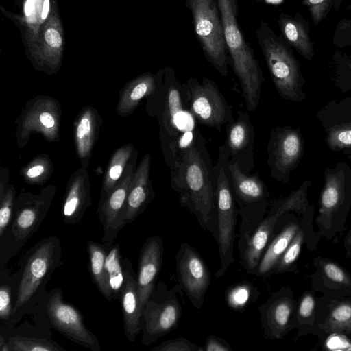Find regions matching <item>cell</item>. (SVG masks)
I'll use <instances>...</instances> for the list:
<instances>
[{
  "mask_svg": "<svg viewBox=\"0 0 351 351\" xmlns=\"http://www.w3.org/2000/svg\"><path fill=\"white\" fill-rule=\"evenodd\" d=\"M156 78V90L147 99L146 108L158 121L165 162L171 169L182 150L202 136L186 106L185 84L169 66L160 69Z\"/></svg>",
  "mask_w": 351,
  "mask_h": 351,
  "instance_id": "1",
  "label": "cell"
},
{
  "mask_svg": "<svg viewBox=\"0 0 351 351\" xmlns=\"http://www.w3.org/2000/svg\"><path fill=\"white\" fill-rule=\"evenodd\" d=\"M202 137L184 148L170 169L171 186L200 226L217 238L214 167Z\"/></svg>",
  "mask_w": 351,
  "mask_h": 351,
  "instance_id": "2",
  "label": "cell"
},
{
  "mask_svg": "<svg viewBox=\"0 0 351 351\" xmlns=\"http://www.w3.org/2000/svg\"><path fill=\"white\" fill-rule=\"evenodd\" d=\"M61 264L62 245L56 236L43 239L27 252L20 270L8 328L40 304L47 293V283Z\"/></svg>",
  "mask_w": 351,
  "mask_h": 351,
  "instance_id": "3",
  "label": "cell"
},
{
  "mask_svg": "<svg viewBox=\"0 0 351 351\" xmlns=\"http://www.w3.org/2000/svg\"><path fill=\"white\" fill-rule=\"evenodd\" d=\"M217 1L231 66L239 80L247 110L251 112L256 109L260 101L262 69L240 27L238 0Z\"/></svg>",
  "mask_w": 351,
  "mask_h": 351,
  "instance_id": "4",
  "label": "cell"
},
{
  "mask_svg": "<svg viewBox=\"0 0 351 351\" xmlns=\"http://www.w3.org/2000/svg\"><path fill=\"white\" fill-rule=\"evenodd\" d=\"M255 34L279 96L293 102L304 101L306 81L292 47L264 21L260 22Z\"/></svg>",
  "mask_w": 351,
  "mask_h": 351,
  "instance_id": "5",
  "label": "cell"
},
{
  "mask_svg": "<svg viewBox=\"0 0 351 351\" xmlns=\"http://www.w3.org/2000/svg\"><path fill=\"white\" fill-rule=\"evenodd\" d=\"M56 191L54 186L48 185L38 194L22 191L18 195L12 220L0 239L1 267L38 230L50 208Z\"/></svg>",
  "mask_w": 351,
  "mask_h": 351,
  "instance_id": "6",
  "label": "cell"
},
{
  "mask_svg": "<svg viewBox=\"0 0 351 351\" xmlns=\"http://www.w3.org/2000/svg\"><path fill=\"white\" fill-rule=\"evenodd\" d=\"M230 158L226 145L219 147L217 163L214 167L215 195L217 213V238L221 265L215 274L222 277L234 262V243L237 221V208L228 174Z\"/></svg>",
  "mask_w": 351,
  "mask_h": 351,
  "instance_id": "7",
  "label": "cell"
},
{
  "mask_svg": "<svg viewBox=\"0 0 351 351\" xmlns=\"http://www.w3.org/2000/svg\"><path fill=\"white\" fill-rule=\"evenodd\" d=\"M319 205L318 235L331 239L342 231L351 208V167L347 163L339 162L325 169Z\"/></svg>",
  "mask_w": 351,
  "mask_h": 351,
  "instance_id": "8",
  "label": "cell"
},
{
  "mask_svg": "<svg viewBox=\"0 0 351 351\" xmlns=\"http://www.w3.org/2000/svg\"><path fill=\"white\" fill-rule=\"evenodd\" d=\"M228 169L234 200L239 205L238 213L241 217L238 243L241 257L248 239L265 218L268 192L258 175L247 176L237 161L230 159Z\"/></svg>",
  "mask_w": 351,
  "mask_h": 351,
  "instance_id": "9",
  "label": "cell"
},
{
  "mask_svg": "<svg viewBox=\"0 0 351 351\" xmlns=\"http://www.w3.org/2000/svg\"><path fill=\"white\" fill-rule=\"evenodd\" d=\"M194 33L207 62L223 77L232 65L227 50L217 0H186Z\"/></svg>",
  "mask_w": 351,
  "mask_h": 351,
  "instance_id": "10",
  "label": "cell"
},
{
  "mask_svg": "<svg viewBox=\"0 0 351 351\" xmlns=\"http://www.w3.org/2000/svg\"><path fill=\"white\" fill-rule=\"evenodd\" d=\"M23 38L27 56L34 67L48 75L56 73L62 62L64 36L55 1L38 27L27 30Z\"/></svg>",
  "mask_w": 351,
  "mask_h": 351,
  "instance_id": "11",
  "label": "cell"
},
{
  "mask_svg": "<svg viewBox=\"0 0 351 351\" xmlns=\"http://www.w3.org/2000/svg\"><path fill=\"white\" fill-rule=\"evenodd\" d=\"M182 290L180 285L169 289L162 281L156 284L142 312V344L149 346L178 327L182 314Z\"/></svg>",
  "mask_w": 351,
  "mask_h": 351,
  "instance_id": "12",
  "label": "cell"
},
{
  "mask_svg": "<svg viewBox=\"0 0 351 351\" xmlns=\"http://www.w3.org/2000/svg\"><path fill=\"white\" fill-rule=\"evenodd\" d=\"M186 106L199 124L221 130L234 119L233 107L226 100L218 86L210 79L189 78L186 83Z\"/></svg>",
  "mask_w": 351,
  "mask_h": 351,
  "instance_id": "13",
  "label": "cell"
},
{
  "mask_svg": "<svg viewBox=\"0 0 351 351\" xmlns=\"http://www.w3.org/2000/svg\"><path fill=\"white\" fill-rule=\"evenodd\" d=\"M40 304L49 327L58 330L71 341L90 349L101 351L97 337L85 326L81 312L63 300L62 291L58 287L47 292Z\"/></svg>",
  "mask_w": 351,
  "mask_h": 351,
  "instance_id": "14",
  "label": "cell"
},
{
  "mask_svg": "<svg viewBox=\"0 0 351 351\" xmlns=\"http://www.w3.org/2000/svg\"><path fill=\"white\" fill-rule=\"evenodd\" d=\"M61 106L58 100L39 95L25 104L17 120V144L24 147L34 133L42 134L49 141L60 139Z\"/></svg>",
  "mask_w": 351,
  "mask_h": 351,
  "instance_id": "15",
  "label": "cell"
},
{
  "mask_svg": "<svg viewBox=\"0 0 351 351\" xmlns=\"http://www.w3.org/2000/svg\"><path fill=\"white\" fill-rule=\"evenodd\" d=\"M267 150L270 176L278 182L289 183L291 173L300 163L304 151V141L300 128H273Z\"/></svg>",
  "mask_w": 351,
  "mask_h": 351,
  "instance_id": "16",
  "label": "cell"
},
{
  "mask_svg": "<svg viewBox=\"0 0 351 351\" xmlns=\"http://www.w3.org/2000/svg\"><path fill=\"white\" fill-rule=\"evenodd\" d=\"M176 262L180 285L192 305L200 309L211 282L206 263L198 252L186 243L180 245Z\"/></svg>",
  "mask_w": 351,
  "mask_h": 351,
  "instance_id": "17",
  "label": "cell"
},
{
  "mask_svg": "<svg viewBox=\"0 0 351 351\" xmlns=\"http://www.w3.org/2000/svg\"><path fill=\"white\" fill-rule=\"evenodd\" d=\"M137 157L138 150L135 149L121 178L101 205L97 206V214L103 227L102 241L106 247L114 243L122 229V219Z\"/></svg>",
  "mask_w": 351,
  "mask_h": 351,
  "instance_id": "18",
  "label": "cell"
},
{
  "mask_svg": "<svg viewBox=\"0 0 351 351\" xmlns=\"http://www.w3.org/2000/svg\"><path fill=\"white\" fill-rule=\"evenodd\" d=\"M298 302L293 290L281 287L259 307L260 322L265 338L276 340L294 329Z\"/></svg>",
  "mask_w": 351,
  "mask_h": 351,
  "instance_id": "19",
  "label": "cell"
},
{
  "mask_svg": "<svg viewBox=\"0 0 351 351\" xmlns=\"http://www.w3.org/2000/svg\"><path fill=\"white\" fill-rule=\"evenodd\" d=\"M316 117L325 134V142L333 152L351 150V96L327 102Z\"/></svg>",
  "mask_w": 351,
  "mask_h": 351,
  "instance_id": "20",
  "label": "cell"
},
{
  "mask_svg": "<svg viewBox=\"0 0 351 351\" xmlns=\"http://www.w3.org/2000/svg\"><path fill=\"white\" fill-rule=\"evenodd\" d=\"M163 254V241L158 235L149 237L141 246L136 280L142 312L156 285V279L162 265Z\"/></svg>",
  "mask_w": 351,
  "mask_h": 351,
  "instance_id": "21",
  "label": "cell"
},
{
  "mask_svg": "<svg viewBox=\"0 0 351 351\" xmlns=\"http://www.w3.org/2000/svg\"><path fill=\"white\" fill-rule=\"evenodd\" d=\"M312 289L333 299L351 298V274L337 262L322 256L313 260Z\"/></svg>",
  "mask_w": 351,
  "mask_h": 351,
  "instance_id": "22",
  "label": "cell"
},
{
  "mask_svg": "<svg viewBox=\"0 0 351 351\" xmlns=\"http://www.w3.org/2000/svg\"><path fill=\"white\" fill-rule=\"evenodd\" d=\"M254 129L247 112L239 111L237 118L227 124L226 147L230 159L237 161L241 169L254 168Z\"/></svg>",
  "mask_w": 351,
  "mask_h": 351,
  "instance_id": "23",
  "label": "cell"
},
{
  "mask_svg": "<svg viewBox=\"0 0 351 351\" xmlns=\"http://www.w3.org/2000/svg\"><path fill=\"white\" fill-rule=\"evenodd\" d=\"M150 166L151 156L147 153L136 166L133 175L122 219V228L141 214L154 197L155 192L150 180Z\"/></svg>",
  "mask_w": 351,
  "mask_h": 351,
  "instance_id": "24",
  "label": "cell"
},
{
  "mask_svg": "<svg viewBox=\"0 0 351 351\" xmlns=\"http://www.w3.org/2000/svg\"><path fill=\"white\" fill-rule=\"evenodd\" d=\"M88 167L82 166L69 178L63 199L62 217L66 225H75L92 204Z\"/></svg>",
  "mask_w": 351,
  "mask_h": 351,
  "instance_id": "25",
  "label": "cell"
},
{
  "mask_svg": "<svg viewBox=\"0 0 351 351\" xmlns=\"http://www.w3.org/2000/svg\"><path fill=\"white\" fill-rule=\"evenodd\" d=\"M123 264L124 284L119 300L123 313L124 334L130 342H133L141 332L142 311L136 275L128 258L123 259Z\"/></svg>",
  "mask_w": 351,
  "mask_h": 351,
  "instance_id": "26",
  "label": "cell"
},
{
  "mask_svg": "<svg viewBox=\"0 0 351 351\" xmlns=\"http://www.w3.org/2000/svg\"><path fill=\"white\" fill-rule=\"evenodd\" d=\"M285 214L274 204L268 215L256 228L247 240L241 263L248 274L255 275L260 261L273 235L279 218Z\"/></svg>",
  "mask_w": 351,
  "mask_h": 351,
  "instance_id": "27",
  "label": "cell"
},
{
  "mask_svg": "<svg viewBox=\"0 0 351 351\" xmlns=\"http://www.w3.org/2000/svg\"><path fill=\"white\" fill-rule=\"evenodd\" d=\"M102 119L92 106L84 107L74 122V141L82 166L88 167L95 143L98 140Z\"/></svg>",
  "mask_w": 351,
  "mask_h": 351,
  "instance_id": "28",
  "label": "cell"
},
{
  "mask_svg": "<svg viewBox=\"0 0 351 351\" xmlns=\"http://www.w3.org/2000/svg\"><path fill=\"white\" fill-rule=\"evenodd\" d=\"M278 24L281 36L296 51L308 61L314 57V43L310 38L311 27L300 13L293 16L280 13Z\"/></svg>",
  "mask_w": 351,
  "mask_h": 351,
  "instance_id": "29",
  "label": "cell"
},
{
  "mask_svg": "<svg viewBox=\"0 0 351 351\" xmlns=\"http://www.w3.org/2000/svg\"><path fill=\"white\" fill-rule=\"evenodd\" d=\"M156 74L143 73L128 82L120 90L116 108L117 114L125 117L134 112L144 98H148L156 90Z\"/></svg>",
  "mask_w": 351,
  "mask_h": 351,
  "instance_id": "30",
  "label": "cell"
},
{
  "mask_svg": "<svg viewBox=\"0 0 351 351\" xmlns=\"http://www.w3.org/2000/svg\"><path fill=\"white\" fill-rule=\"evenodd\" d=\"M299 221H291L270 241L260 261L255 275L258 277L271 276V272L295 234L302 226Z\"/></svg>",
  "mask_w": 351,
  "mask_h": 351,
  "instance_id": "31",
  "label": "cell"
},
{
  "mask_svg": "<svg viewBox=\"0 0 351 351\" xmlns=\"http://www.w3.org/2000/svg\"><path fill=\"white\" fill-rule=\"evenodd\" d=\"M329 302L328 313L319 325V333L351 337V298H330Z\"/></svg>",
  "mask_w": 351,
  "mask_h": 351,
  "instance_id": "32",
  "label": "cell"
},
{
  "mask_svg": "<svg viewBox=\"0 0 351 351\" xmlns=\"http://www.w3.org/2000/svg\"><path fill=\"white\" fill-rule=\"evenodd\" d=\"M134 150V145L129 143L119 147L112 154L104 176L97 206L101 205L121 178Z\"/></svg>",
  "mask_w": 351,
  "mask_h": 351,
  "instance_id": "33",
  "label": "cell"
},
{
  "mask_svg": "<svg viewBox=\"0 0 351 351\" xmlns=\"http://www.w3.org/2000/svg\"><path fill=\"white\" fill-rule=\"evenodd\" d=\"M87 251L92 280L106 300L111 302L113 299L106 269L107 248L104 245L90 241L87 242Z\"/></svg>",
  "mask_w": 351,
  "mask_h": 351,
  "instance_id": "34",
  "label": "cell"
},
{
  "mask_svg": "<svg viewBox=\"0 0 351 351\" xmlns=\"http://www.w3.org/2000/svg\"><path fill=\"white\" fill-rule=\"evenodd\" d=\"M317 302L314 290L304 291L298 302L294 329H298L297 335L298 337L307 334L319 333Z\"/></svg>",
  "mask_w": 351,
  "mask_h": 351,
  "instance_id": "35",
  "label": "cell"
},
{
  "mask_svg": "<svg viewBox=\"0 0 351 351\" xmlns=\"http://www.w3.org/2000/svg\"><path fill=\"white\" fill-rule=\"evenodd\" d=\"M107 248L106 269L113 300H119L124 284L123 259L118 243Z\"/></svg>",
  "mask_w": 351,
  "mask_h": 351,
  "instance_id": "36",
  "label": "cell"
},
{
  "mask_svg": "<svg viewBox=\"0 0 351 351\" xmlns=\"http://www.w3.org/2000/svg\"><path fill=\"white\" fill-rule=\"evenodd\" d=\"M54 166L50 157L41 154L34 157L21 171L25 181L29 184H43L53 173Z\"/></svg>",
  "mask_w": 351,
  "mask_h": 351,
  "instance_id": "37",
  "label": "cell"
},
{
  "mask_svg": "<svg viewBox=\"0 0 351 351\" xmlns=\"http://www.w3.org/2000/svg\"><path fill=\"white\" fill-rule=\"evenodd\" d=\"M306 233L303 227H300L289 246L281 256L271 275L290 272L297 269L296 261L300 256Z\"/></svg>",
  "mask_w": 351,
  "mask_h": 351,
  "instance_id": "38",
  "label": "cell"
},
{
  "mask_svg": "<svg viewBox=\"0 0 351 351\" xmlns=\"http://www.w3.org/2000/svg\"><path fill=\"white\" fill-rule=\"evenodd\" d=\"M8 343L10 351H65L61 345L45 338L14 335Z\"/></svg>",
  "mask_w": 351,
  "mask_h": 351,
  "instance_id": "39",
  "label": "cell"
},
{
  "mask_svg": "<svg viewBox=\"0 0 351 351\" xmlns=\"http://www.w3.org/2000/svg\"><path fill=\"white\" fill-rule=\"evenodd\" d=\"M333 81L342 92L351 90V53H335L333 56Z\"/></svg>",
  "mask_w": 351,
  "mask_h": 351,
  "instance_id": "40",
  "label": "cell"
},
{
  "mask_svg": "<svg viewBox=\"0 0 351 351\" xmlns=\"http://www.w3.org/2000/svg\"><path fill=\"white\" fill-rule=\"evenodd\" d=\"M16 199V189L12 184L0 190V239L12 220Z\"/></svg>",
  "mask_w": 351,
  "mask_h": 351,
  "instance_id": "41",
  "label": "cell"
},
{
  "mask_svg": "<svg viewBox=\"0 0 351 351\" xmlns=\"http://www.w3.org/2000/svg\"><path fill=\"white\" fill-rule=\"evenodd\" d=\"M342 0H302L301 4L308 9L313 23L319 25L332 8L340 5Z\"/></svg>",
  "mask_w": 351,
  "mask_h": 351,
  "instance_id": "42",
  "label": "cell"
},
{
  "mask_svg": "<svg viewBox=\"0 0 351 351\" xmlns=\"http://www.w3.org/2000/svg\"><path fill=\"white\" fill-rule=\"evenodd\" d=\"M253 288L249 283L239 284L227 289L226 300L227 304L233 309L243 308L252 296Z\"/></svg>",
  "mask_w": 351,
  "mask_h": 351,
  "instance_id": "43",
  "label": "cell"
},
{
  "mask_svg": "<svg viewBox=\"0 0 351 351\" xmlns=\"http://www.w3.org/2000/svg\"><path fill=\"white\" fill-rule=\"evenodd\" d=\"M14 310L12 291L10 285L1 283L0 287V319L1 325L8 328Z\"/></svg>",
  "mask_w": 351,
  "mask_h": 351,
  "instance_id": "44",
  "label": "cell"
},
{
  "mask_svg": "<svg viewBox=\"0 0 351 351\" xmlns=\"http://www.w3.org/2000/svg\"><path fill=\"white\" fill-rule=\"evenodd\" d=\"M150 351H203L202 347L185 337H177L165 341L153 347Z\"/></svg>",
  "mask_w": 351,
  "mask_h": 351,
  "instance_id": "45",
  "label": "cell"
},
{
  "mask_svg": "<svg viewBox=\"0 0 351 351\" xmlns=\"http://www.w3.org/2000/svg\"><path fill=\"white\" fill-rule=\"evenodd\" d=\"M203 351H232L230 344L222 338L210 334L206 339Z\"/></svg>",
  "mask_w": 351,
  "mask_h": 351,
  "instance_id": "46",
  "label": "cell"
},
{
  "mask_svg": "<svg viewBox=\"0 0 351 351\" xmlns=\"http://www.w3.org/2000/svg\"><path fill=\"white\" fill-rule=\"evenodd\" d=\"M343 247L346 256L351 258V230L347 233L344 239Z\"/></svg>",
  "mask_w": 351,
  "mask_h": 351,
  "instance_id": "47",
  "label": "cell"
},
{
  "mask_svg": "<svg viewBox=\"0 0 351 351\" xmlns=\"http://www.w3.org/2000/svg\"><path fill=\"white\" fill-rule=\"evenodd\" d=\"M0 351H10L8 340H5L3 334H0Z\"/></svg>",
  "mask_w": 351,
  "mask_h": 351,
  "instance_id": "48",
  "label": "cell"
},
{
  "mask_svg": "<svg viewBox=\"0 0 351 351\" xmlns=\"http://www.w3.org/2000/svg\"><path fill=\"white\" fill-rule=\"evenodd\" d=\"M348 10L351 12V4L348 6ZM342 23L343 25H341V27H342L343 30L346 29V32H348V33L350 32V36L351 38V23L343 22Z\"/></svg>",
  "mask_w": 351,
  "mask_h": 351,
  "instance_id": "49",
  "label": "cell"
},
{
  "mask_svg": "<svg viewBox=\"0 0 351 351\" xmlns=\"http://www.w3.org/2000/svg\"><path fill=\"white\" fill-rule=\"evenodd\" d=\"M348 158L351 161V150L348 152L346 154Z\"/></svg>",
  "mask_w": 351,
  "mask_h": 351,
  "instance_id": "50",
  "label": "cell"
},
{
  "mask_svg": "<svg viewBox=\"0 0 351 351\" xmlns=\"http://www.w3.org/2000/svg\"><path fill=\"white\" fill-rule=\"evenodd\" d=\"M249 1H252V2H256V3H261V2L265 1V0H249Z\"/></svg>",
  "mask_w": 351,
  "mask_h": 351,
  "instance_id": "51",
  "label": "cell"
}]
</instances>
